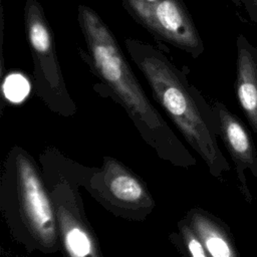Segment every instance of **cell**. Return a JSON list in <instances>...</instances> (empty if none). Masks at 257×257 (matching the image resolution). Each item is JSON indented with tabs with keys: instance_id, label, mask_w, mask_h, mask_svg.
Wrapping results in <instances>:
<instances>
[{
	"instance_id": "obj_1",
	"label": "cell",
	"mask_w": 257,
	"mask_h": 257,
	"mask_svg": "<svg viewBox=\"0 0 257 257\" xmlns=\"http://www.w3.org/2000/svg\"><path fill=\"white\" fill-rule=\"evenodd\" d=\"M138 62L159 102L207 163L211 174L221 177L230 171L217 143L219 127L214 111L210 114L201 111L175 70L164 59L146 55Z\"/></svg>"
},
{
	"instance_id": "obj_2",
	"label": "cell",
	"mask_w": 257,
	"mask_h": 257,
	"mask_svg": "<svg viewBox=\"0 0 257 257\" xmlns=\"http://www.w3.org/2000/svg\"><path fill=\"white\" fill-rule=\"evenodd\" d=\"M78 12L80 27L97 73L133 115L152 128L160 127L162 120L143 92L107 26L89 7L80 5Z\"/></svg>"
},
{
	"instance_id": "obj_3",
	"label": "cell",
	"mask_w": 257,
	"mask_h": 257,
	"mask_svg": "<svg viewBox=\"0 0 257 257\" xmlns=\"http://www.w3.org/2000/svg\"><path fill=\"white\" fill-rule=\"evenodd\" d=\"M131 9L152 31L182 48L202 49L198 32L178 0H127Z\"/></svg>"
},
{
	"instance_id": "obj_4",
	"label": "cell",
	"mask_w": 257,
	"mask_h": 257,
	"mask_svg": "<svg viewBox=\"0 0 257 257\" xmlns=\"http://www.w3.org/2000/svg\"><path fill=\"white\" fill-rule=\"evenodd\" d=\"M18 186L21 208L33 234L44 245H53L56 240L55 219L44 188L30 162L18 159Z\"/></svg>"
},
{
	"instance_id": "obj_5",
	"label": "cell",
	"mask_w": 257,
	"mask_h": 257,
	"mask_svg": "<svg viewBox=\"0 0 257 257\" xmlns=\"http://www.w3.org/2000/svg\"><path fill=\"white\" fill-rule=\"evenodd\" d=\"M213 111L217 119L219 135L234 163L240 192L245 201L251 205L253 196L247 183L246 171H250L257 178L256 146L247 127L223 103H215Z\"/></svg>"
},
{
	"instance_id": "obj_6",
	"label": "cell",
	"mask_w": 257,
	"mask_h": 257,
	"mask_svg": "<svg viewBox=\"0 0 257 257\" xmlns=\"http://www.w3.org/2000/svg\"><path fill=\"white\" fill-rule=\"evenodd\" d=\"M25 23L28 41L36 64L50 85L57 86L61 82V73L54 51L52 35L41 7L33 0L27 1Z\"/></svg>"
},
{
	"instance_id": "obj_7",
	"label": "cell",
	"mask_w": 257,
	"mask_h": 257,
	"mask_svg": "<svg viewBox=\"0 0 257 257\" xmlns=\"http://www.w3.org/2000/svg\"><path fill=\"white\" fill-rule=\"evenodd\" d=\"M235 90L240 107L257 135V61L242 37L238 40Z\"/></svg>"
},
{
	"instance_id": "obj_8",
	"label": "cell",
	"mask_w": 257,
	"mask_h": 257,
	"mask_svg": "<svg viewBox=\"0 0 257 257\" xmlns=\"http://www.w3.org/2000/svg\"><path fill=\"white\" fill-rule=\"evenodd\" d=\"M191 224L209 257H240L228 227L204 212L194 213Z\"/></svg>"
},
{
	"instance_id": "obj_9",
	"label": "cell",
	"mask_w": 257,
	"mask_h": 257,
	"mask_svg": "<svg viewBox=\"0 0 257 257\" xmlns=\"http://www.w3.org/2000/svg\"><path fill=\"white\" fill-rule=\"evenodd\" d=\"M58 223L65 251L69 257H99L89 231L73 215L60 208Z\"/></svg>"
},
{
	"instance_id": "obj_10",
	"label": "cell",
	"mask_w": 257,
	"mask_h": 257,
	"mask_svg": "<svg viewBox=\"0 0 257 257\" xmlns=\"http://www.w3.org/2000/svg\"><path fill=\"white\" fill-rule=\"evenodd\" d=\"M107 186L111 195L123 203L138 204L146 198L142 184L134 176L121 170L110 174Z\"/></svg>"
},
{
	"instance_id": "obj_11",
	"label": "cell",
	"mask_w": 257,
	"mask_h": 257,
	"mask_svg": "<svg viewBox=\"0 0 257 257\" xmlns=\"http://www.w3.org/2000/svg\"><path fill=\"white\" fill-rule=\"evenodd\" d=\"M29 89L28 81L20 74H10L3 84L5 96L13 102H19L24 99Z\"/></svg>"
},
{
	"instance_id": "obj_12",
	"label": "cell",
	"mask_w": 257,
	"mask_h": 257,
	"mask_svg": "<svg viewBox=\"0 0 257 257\" xmlns=\"http://www.w3.org/2000/svg\"><path fill=\"white\" fill-rule=\"evenodd\" d=\"M183 237L186 242V246L190 257H209L202 241L198 235L187 226L182 229Z\"/></svg>"
},
{
	"instance_id": "obj_13",
	"label": "cell",
	"mask_w": 257,
	"mask_h": 257,
	"mask_svg": "<svg viewBox=\"0 0 257 257\" xmlns=\"http://www.w3.org/2000/svg\"><path fill=\"white\" fill-rule=\"evenodd\" d=\"M251 1V3H252V5H253V7H254V9H255V11L257 12V0H250Z\"/></svg>"
},
{
	"instance_id": "obj_14",
	"label": "cell",
	"mask_w": 257,
	"mask_h": 257,
	"mask_svg": "<svg viewBox=\"0 0 257 257\" xmlns=\"http://www.w3.org/2000/svg\"><path fill=\"white\" fill-rule=\"evenodd\" d=\"M144 1L149 2V3H155V2H157V1H159V0H144Z\"/></svg>"
},
{
	"instance_id": "obj_15",
	"label": "cell",
	"mask_w": 257,
	"mask_h": 257,
	"mask_svg": "<svg viewBox=\"0 0 257 257\" xmlns=\"http://www.w3.org/2000/svg\"><path fill=\"white\" fill-rule=\"evenodd\" d=\"M232 1H234V2H235V3H238V2H237V1H236V0H232Z\"/></svg>"
}]
</instances>
